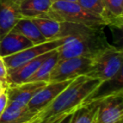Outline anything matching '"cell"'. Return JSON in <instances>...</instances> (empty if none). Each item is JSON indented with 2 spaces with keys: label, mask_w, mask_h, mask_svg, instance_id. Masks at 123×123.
Masks as SVG:
<instances>
[{
  "label": "cell",
  "mask_w": 123,
  "mask_h": 123,
  "mask_svg": "<svg viewBox=\"0 0 123 123\" xmlns=\"http://www.w3.org/2000/svg\"><path fill=\"white\" fill-rule=\"evenodd\" d=\"M61 37L64 43L57 49L58 61L71 57L95 59L112 46L107 41L104 28H89L82 25L62 23Z\"/></svg>",
  "instance_id": "cell-1"
},
{
  "label": "cell",
  "mask_w": 123,
  "mask_h": 123,
  "mask_svg": "<svg viewBox=\"0 0 123 123\" xmlns=\"http://www.w3.org/2000/svg\"><path fill=\"white\" fill-rule=\"evenodd\" d=\"M104 84V81L100 79L86 75L78 76L49 105L41 111L39 117L41 119L48 118L79 107L92 99Z\"/></svg>",
  "instance_id": "cell-2"
},
{
  "label": "cell",
  "mask_w": 123,
  "mask_h": 123,
  "mask_svg": "<svg viewBox=\"0 0 123 123\" xmlns=\"http://www.w3.org/2000/svg\"><path fill=\"white\" fill-rule=\"evenodd\" d=\"M42 18L60 23L82 25L89 28H104L105 26L99 16L83 9L77 3L53 2L50 9Z\"/></svg>",
  "instance_id": "cell-3"
},
{
  "label": "cell",
  "mask_w": 123,
  "mask_h": 123,
  "mask_svg": "<svg viewBox=\"0 0 123 123\" xmlns=\"http://www.w3.org/2000/svg\"><path fill=\"white\" fill-rule=\"evenodd\" d=\"M123 51L121 48L112 46L94 59L86 76L105 82L121 76Z\"/></svg>",
  "instance_id": "cell-4"
},
{
  "label": "cell",
  "mask_w": 123,
  "mask_h": 123,
  "mask_svg": "<svg viewBox=\"0 0 123 123\" xmlns=\"http://www.w3.org/2000/svg\"><path fill=\"white\" fill-rule=\"evenodd\" d=\"M123 117L122 89L99 96L93 123H121Z\"/></svg>",
  "instance_id": "cell-5"
},
{
  "label": "cell",
  "mask_w": 123,
  "mask_h": 123,
  "mask_svg": "<svg viewBox=\"0 0 123 123\" xmlns=\"http://www.w3.org/2000/svg\"><path fill=\"white\" fill-rule=\"evenodd\" d=\"M93 61L91 58L83 56L58 61L50 74L47 83L61 82L74 79L80 75H86L90 69Z\"/></svg>",
  "instance_id": "cell-6"
},
{
  "label": "cell",
  "mask_w": 123,
  "mask_h": 123,
  "mask_svg": "<svg viewBox=\"0 0 123 123\" xmlns=\"http://www.w3.org/2000/svg\"><path fill=\"white\" fill-rule=\"evenodd\" d=\"M64 41H65V37L56 38V39L45 41L41 44L34 45L15 54L4 56L3 57V59L7 68V70L14 69L41 55L58 49L64 43Z\"/></svg>",
  "instance_id": "cell-7"
},
{
  "label": "cell",
  "mask_w": 123,
  "mask_h": 123,
  "mask_svg": "<svg viewBox=\"0 0 123 123\" xmlns=\"http://www.w3.org/2000/svg\"><path fill=\"white\" fill-rule=\"evenodd\" d=\"M47 84L44 81L26 82L19 84L9 85L6 89L7 104L16 106H27L33 97Z\"/></svg>",
  "instance_id": "cell-8"
},
{
  "label": "cell",
  "mask_w": 123,
  "mask_h": 123,
  "mask_svg": "<svg viewBox=\"0 0 123 123\" xmlns=\"http://www.w3.org/2000/svg\"><path fill=\"white\" fill-rule=\"evenodd\" d=\"M74 79L47 83L28 103L27 107L31 111L41 112V111L49 105L71 84Z\"/></svg>",
  "instance_id": "cell-9"
},
{
  "label": "cell",
  "mask_w": 123,
  "mask_h": 123,
  "mask_svg": "<svg viewBox=\"0 0 123 123\" xmlns=\"http://www.w3.org/2000/svg\"><path fill=\"white\" fill-rule=\"evenodd\" d=\"M53 51L41 55V56L27 62L16 68L8 70V84L9 85H14V84L25 83L36 73V71L39 68L41 63L51 54Z\"/></svg>",
  "instance_id": "cell-10"
},
{
  "label": "cell",
  "mask_w": 123,
  "mask_h": 123,
  "mask_svg": "<svg viewBox=\"0 0 123 123\" xmlns=\"http://www.w3.org/2000/svg\"><path fill=\"white\" fill-rule=\"evenodd\" d=\"M20 19L18 4L11 0H0V38L10 32Z\"/></svg>",
  "instance_id": "cell-11"
},
{
  "label": "cell",
  "mask_w": 123,
  "mask_h": 123,
  "mask_svg": "<svg viewBox=\"0 0 123 123\" xmlns=\"http://www.w3.org/2000/svg\"><path fill=\"white\" fill-rule=\"evenodd\" d=\"M32 46L33 43L21 35L9 32L0 38V57L15 54Z\"/></svg>",
  "instance_id": "cell-12"
},
{
  "label": "cell",
  "mask_w": 123,
  "mask_h": 123,
  "mask_svg": "<svg viewBox=\"0 0 123 123\" xmlns=\"http://www.w3.org/2000/svg\"><path fill=\"white\" fill-rule=\"evenodd\" d=\"M40 112L31 111L27 106H16L7 104L0 116V123H25L39 116Z\"/></svg>",
  "instance_id": "cell-13"
},
{
  "label": "cell",
  "mask_w": 123,
  "mask_h": 123,
  "mask_svg": "<svg viewBox=\"0 0 123 123\" xmlns=\"http://www.w3.org/2000/svg\"><path fill=\"white\" fill-rule=\"evenodd\" d=\"M51 0H22L18 4V9L21 18L42 17L50 9Z\"/></svg>",
  "instance_id": "cell-14"
},
{
  "label": "cell",
  "mask_w": 123,
  "mask_h": 123,
  "mask_svg": "<svg viewBox=\"0 0 123 123\" xmlns=\"http://www.w3.org/2000/svg\"><path fill=\"white\" fill-rule=\"evenodd\" d=\"M10 32L17 33L25 37L33 43V45H37L47 41V40L40 32L37 26L30 19L22 18L20 19L15 25L13 27Z\"/></svg>",
  "instance_id": "cell-15"
},
{
  "label": "cell",
  "mask_w": 123,
  "mask_h": 123,
  "mask_svg": "<svg viewBox=\"0 0 123 123\" xmlns=\"http://www.w3.org/2000/svg\"><path fill=\"white\" fill-rule=\"evenodd\" d=\"M99 102V96L93 97L80 105L74 112L70 123H93Z\"/></svg>",
  "instance_id": "cell-16"
},
{
  "label": "cell",
  "mask_w": 123,
  "mask_h": 123,
  "mask_svg": "<svg viewBox=\"0 0 123 123\" xmlns=\"http://www.w3.org/2000/svg\"><path fill=\"white\" fill-rule=\"evenodd\" d=\"M39 29L40 32L47 41L61 37L62 24L47 18L37 17L30 19Z\"/></svg>",
  "instance_id": "cell-17"
},
{
  "label": "cell",
  "mask_w": 123,
  "mask_h": 123,
  "mask_svg": "<svg viewBox=\"0 0 123 123\" xmlns=\"http://www.w3.org/2000/svg\"><path fill=\"white\" fill-rule=\"evenodd\" d=\"M58 62V51L57 49L54 50L51 54L43 62L39 68L36 71L34 74L28 79L26 82H38V81H44L48 82V79L52 71L53 68ZM25 82V83H26Z\"/></svg>",
  "instance_id": "cell-18"
},
{
  "label": "cell",
  "mask_w": 123,
  "mask_h": 123,
  "mask_svg": "<svg viewBox=\"0 0 123 123\" xmlns=\"http://www.w3.org/2000/svg\"><path fill=\"white\" fill-rule=\"evenodd\" d=\"M77 4L89 12L99 16L102 19L107 12L102 0H78Z\"/></svg>",
  "instance_id": "cell-19"
},
{
  "label": "cell",
  "mask_w": 123,
  "mask_h": 123,
  "mask_svg": "<svg viewBox=\"0 0 123 123\" xmlns=\"http://www.w3.org/2000/svg\"><path fill=\"white\" fill-rule=\"evenodd\" d=\"M102 2L111 14L123 17V0H102Z\"/></svg>",
  "instance_id": "cell-20"
},
{
  "label": "cell",
  "mask_w": 123,
  "mask_h": 123,
  "mask_svg": "<svg viewBox=\"0 0 123 123\" xmlns=\"http://www.w3.org/2000/svg\"><path fill=\"white\" fill-rule=\"evenodd\" d=\"M78 108H76V109H78ZM76 109L73 110V111H68V112L60 113V114L55 115V116H52L48 118H44V119H41V118H40L39 116H38L36 119H35V121H33L32 123H59L67 115H68L69 113H71L72 111H75Z\"/></svg>",
  "instance_id": "cell-21"
},
{
  "label": "cell",
  "mask_w": 123,
  "mask_h": 123,
  "mask_svg": "<svg viewBox=\"0 0 123 123\" xmlns=\"http://www.w3.org/2000/svg\"><path fill=\"white\" fill-rule=\"evenodd\" d=\"M7 78H8L7 68H6L3 57H0V83H1L3 85L6 86V87L9 86Z\"/></svg>",
  "instance_id": "cell-22"
},
{
  "label": "cell",
  "mask_w": 123,
  "mask_h": 123,
  "mask_svg": "<svg viewBox=\"0 0 123 123\" xmlns=\"http://www.w3.org/2000/svg\"><path fill=\"white\" fill-rule=\"evenodd\" d=\"M7 89V88H6ZM6 89L0 94V116L4 112V109L6 108L8 102V96H7V91Z\"/></svg>",
  "instance_id": "cell-23"
},
{
  "label": "cell",
  "mask_w": 123,
  "mask_h": 123,
  "mask_svg": "<svg viewBox=\"0 0 123 123\" xmlns=\"http://www.w3.org/2000/svg\"><path fill=\"white\" fill-rule=\"evenodd\" d=\"M76 111H77V109H76L75 111H72V112H71V113H69L68 115H67V116H66L65 117L63 118V119L62 120V121H60L59 123H70V122H71V121H72L73 116H74V112H75Z\"/></svg>",
  "instance_id": "cell-24"
},
{
  "label": "cell",
  "mask_w": 123,
  "mask_h": 123,
  "mask_svg": "<svg viewBox=\"0 0 123 123\" xmlns=\"http://www.w3.org/2000/svg\"><path fill=\"white\" fill-rule=\"evenodd\" d=\"M53 2H68V3H77L78 0H51Z\"/></svg>",
  "instance_id": "cell-25"
},
{
  "label": "cell",
  "mask_w": 123,
  "mask_h": 123,
  "mask_svg": "<svg viewBox=\"0 0 123 123\" xmlns=\"http://www.w3.org/2000/svg\"><path fill=\"white\" fill-rule=\"evenodd\" d=\"M6 88H7V87H6V86L3 85V84H1V83H0V94H1V93H2L3 91H4V89H6Z\"/></svg>",
  "instance_id": "cell-26"
},
{
  "label": "cell",
  "mask_w": 123,
  "mask_h": 123,
  "mask_svg": "<svg viewBox=\"0 0 123 123\" xmlns=\"http://www.w3.org/2000/svg\"><path fill=\"white\" fill-rule=\"evenodd\" d=\"M11 1H12V2H14V4H19V3H20L21 1H22V0H11Z\"/></svg>",
  "instance_id": "cell-27"
},
{
  "label": "cell",
  "mask_w": 123,
  "mask_h": 123,
  "mask_svg": "<svg viewBox=\"0 0 123 123\" xmlns=\"http://www.w3.org/2000/svg\"><path fill=\"white\" fill-rule=\"evenodd\" d=\"M38 116H37V117H38ZM37 117L34 118V119H33V120H31V121H26V122H25V123H32V122H33V121H35V119H36V118H37Z\"/></svg>",
  "instance_id": "cell-28"
},
{
  "label": "cell",
  "mask_w": 123,
  "mask_h": 123,
  "mask_svg": "<svg viewBox=\"0 0 123 123\" xmlns=\"http://www.w3.org/2000/svg\"><path fill=\"white\" fill-rule=\"evenodd\" d=\"M121 123H122V122H121Z\"/></svg>",
  "instance_id": "cell-29"
}]
</instances>
